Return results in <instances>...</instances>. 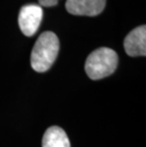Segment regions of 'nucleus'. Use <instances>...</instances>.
<instances>
[{
    "label": "nucleus",
    "instance_id": "obj_2",
    "mask_svg": "<svg viewBox=\"0 0 146 147\" xmlns=\"http://www.w3.org/2000/svg\"><path fill=\"white\" fill-rule=\"evenodd\" d=\"M119 63L117 52L109 48L95 49L87 56L85 70L91 80H100L116 70Z\"/></svg>",
    "mask_w": 146,
    "mask_h": 147
},
{
    "label": "nucleus",
    "instance_id": "obj_7",
    "mask_svg": "<svg viewBox=\"0 0 146 147\" xmlns=\"http://www.w3.org/2000/svg\"><path fill=\"white\" fill-rule=\"evenodd\" d=\"M40 7H53L58 4L59 0H38Z\"/></svg>",
    "mask_w": 146,
    "mask_h": 147
},
{
    "label": "nucleus",
    "instance_id": "obj_6",
    "mask_svg": "<svg viewBox=\"0 0 146 147\" xmlns=\"http://www.w3.org/2000/svg\"><path fill=\"white\" fill-rule=\"evenodd\" d=\"M42 147H70V142L65 130L54 125L46 130L42 140Z\"/></svg>",
    "mask_w": 146,
    "mask_h": 147
},
{
    "label": "nucleus",
    "instance_id": "obj_4",
    "mask_svg": "<svg viewBox=\"0 0 146 147\" xmlns=\"http://www.w3.org/2000/svg\"><path fill=\"white\" fill-rule=\"evenodd\" d=\"M106 0H67L66 9L70 14L97 16L104 10Z\"/></svg>",
    "mask_w": 146,
    "mask_h": 147
},
{
    "label": "nucleus",
    "instance_id": "obj_5",
    "mask_svg": "<svg viewBox=\"0 0 146 147\" xmlns=\"http://www.w3.org/2000/svg\"><path fill=\"white\" fill-rule=\"evenodd\" d=\"M124 51L131 57L146 55V27L144 25L131 30L124 39Z\"/></svg>",
    "mask_w": 146,
    "mask_h": 147
},
{
    "label": "nucleus",
    "instance_id": "obj_3",
    "mask_svg": "<svg viewBox=\"0 0 146 147\" xmlns=\"http://www.w3.org/2000/svg\"><path fill=\"white\" fill-rule=\"evenodd\" d=\"M43 19V9L39 5L29 4L20 9L18 15L19 28L26 36H32L38 30Z\"/></svg>",
    "mask_w": 146,
    "mask_h": 147
},
{
    "label": "nucleus",
    "instance_id": "obj_1",
    "mask_svg": "<svg viewBox=\"0 0 146 147\" xmlns=\"http://www.w3.org/2000/svg\"><path fill=\"white\" fill-rule=\"evenodd\" d=\"M60 49L57 35L45 32L38 37L30 55V65L36 72H46L53 65Z\"/></svg>",
    "mask_w": 146,
    "mask_h": 147
}]
</instances>
